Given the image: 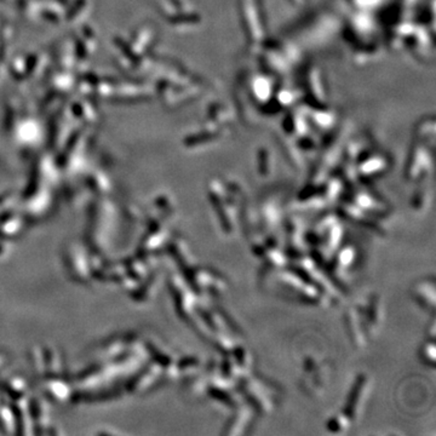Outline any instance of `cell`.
I'll list each match as a JSON object with an SVG mask.
<instances>
[{"label":"cell","instance_id":"5","mask_svg":"<svg viewBox=\"0 0 436 436\" xmlns=\"http://www.w3.org/2000/svg\"><path fill=\"white\" fill-rule=\"evenodd\" d=\"M252 407H240L236 412L234 418L229 423L228 428L229 430L225 431V434H244L246 429L248 428L252 418Z\"/></svg>","mask_w":436,"mask_h":436},{"label":"cell","instance_id":"6","mask_svg":"<svg viewBox=\"0 0 436 436\" xmlns=\"http://www.w3.org/2000/svg\"><path fill=\"white\" fill-rule=\"evenodd\" d=\"M356 261V250L354 246H347L338 254V257L335 262V271H341L339 273H347L355 264Z\"/></svg>","mask_w":436,"mask_h":436},{"label":"cell","instance_id":"3","mask_svg":"<svg viewBox=\"0 0 436 436\" xmlns=\"http://www.w3.org/2000/svg\"><path fill=\"white\" fill-rule=\"evenodd\" d=\"M366 390V378L365 377H360V379H358V382H356V384L354 385V388H352V390L350 392V398L348 399L347 402V413H345V417H347L349 421L352 418H355V416L359 413V408H360L361 402L364 399H362V396L365 394Z\"/></svg>","mask_w":436,"mask_h":436},{"label":"cell","instance_id":"2","mask_svg":"<svg viewBox=\"0 0 436 436\" xmlns=\"http://www.w3.org/2000/svg\"><path fill=\"white\" fill-rule=\"evenodd\" d=\"M242 394L251 401L252 407L262 412H271L275 407L279 398V390L272 382L262 378H254L242 383Z\"/></svg>","mask_w":436,"mask_h":436},{"label":"cell","instance_id":"1","mask_svg":"<svg viewBox=\"0 0 436 436\" xmlns=\"http://www.w3.org/2000/svg\"><path fill=\"white\" fill-rule=\"evenodd\" d=\"M313 242L318 245L321 256L328 258L335 254L336 248L341 245L343 229L341 223L334 216H326L316 223L314 231L310 233Z\"/></svg>","mask_w":436,"mask_h":436},{"label":"cell","instance_id":"4","mask_svg":"<svg viewBox=\"0 0 436 436\" xmlns=\"http://www.w3.org/2000/svg\"><path fill=\"white\" fill-rule=\"evenodd\" d=\"M413 297L423 308L434 309L435 304V285L434 281H423L416 285Z\"/></svg>","mask_w":436,"mask_h":436}]
</instances>
